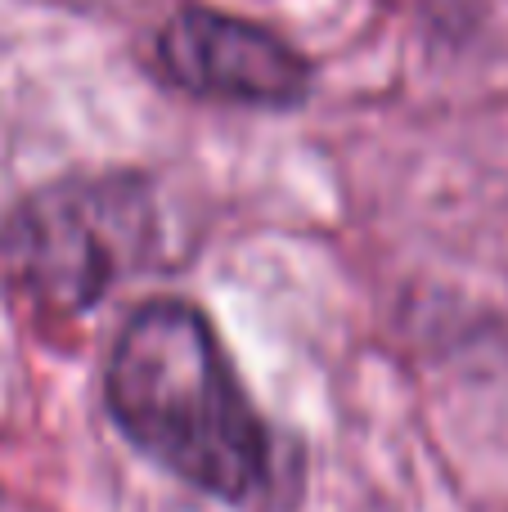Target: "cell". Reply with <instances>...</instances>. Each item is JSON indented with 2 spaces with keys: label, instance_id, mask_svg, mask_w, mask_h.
Listing matches in <instances>:
<instances>
[{
  "label": "cell",
  "instance_id": "cell-1",
  "mask_svg": "<svg viewBox=\"0 0 508 512\" xmlns=\"http://www.w3.org/2000/svg\"><path fill=\"white\" fill-rule=\"evenodd\" d=\"M117 432L171 477L225 504H266L279 445L257 414L212 319L189 301H144L122 324L104 369Z\"/></svg>",
  "mask_w": 508,
  "mask_h": 512
},
{
  "label": "cell",
  "instance_id": "cell-3",
  "mask_svg": "<svg viewBox=\"0 0 508 512\" xmlns=\"http://www.w3.org/2000/svg\"><path fill=\"white\" fill-rule=\"evenodd\" d=\"M158 63L198 99L293 108L311 95V63L270 27L221 9L185 5L158 36Z\"/></svg>",
  "mask_w": 508,
  "mask_h": 512
},
{
  "label": "cell",
  "instance_id": "cell-2",
  "mask_svg": "<svg viewBox=\"0 0 508 512\" xmlns=\"http://www.w3.org/2000/svg\"><path fill=\"white\" fill-rule=\"evenodd\" d=\"M153 239L158 216L144 180H59L9 212L0 270L41 319H77L149 261Z\"/></svg>",
  "mask_w": 508,
  "mask_h": 512
}]
</instances>
